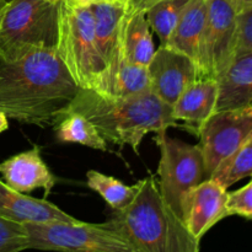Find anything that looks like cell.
Segmentation results:
<instances>
[{
	"label": "cell",
	"instance_id": "obj_23",
	"mask_svg": "<svg viewBox=\"0 0 252 252\" xmlns=\"http://www.w3.org/2000/svg\"><path fill=\"white\" fill-rule=\"evenodd\" d=\"M252 176V137L238 152L216 170L211 179L228 189L236 182Z\"/></svg>",
	"mask_w": 252,
	"mask_h": 252
},
{
	"label": "cell",
	"instance_id": "obj_21",
	"mask_svg": "<svg viewBox=\"0 0 252 252\" xmlns=\"http://www.w3.org/2000/svg\"><path fill=\"white\" fill-rule=\"evenodd\" d=\"M86 184L89 189L100 194L113 211L126 208L137 193V184L128 186L116 177L96 170H89L86 172Z\"/></svg>",
	"mask_w": 252,
	"mask_h": 252
},
{
	"label": "cell",
	"instance_id": "obj_15",
	"mask_svg": "<svg viewBox=\"0 0 252 252\" xmlns=\"http://www.w3.org/2000/svg\"><path fill=\"white\" fill-rule=\"evenodd\" d=\"M218 101V81L199 78L184 91L172 106V116L185 128L198 134V130L216 112Z\"/></svg>",
	"mask_w": 252,
	"mask_h": 252
},
{
	"label": "cell",
	"instance_id": "obj_27",
	"mask_svg": "<svg viewBox=\"0 0 252 252\" xmlns=\"http://www.w3.org/2000/svg\"><path fill=\"white\" fill-rule=\"evenodd\" d=\"M125 1L128 4L130 11L145 12L150 7L154 6L155 4H158L159 1H162V0H125Z\"/></svg>",
	"mask_w": 252,
	"mask_h": 252
},
{
	"label": "cell",
	"instance_id": "obj_32",
	"mask_svg": "<svg viewBox=\"0 0 252 252\" xmlns=\"http://www.w3.org/2000/svg\"><path fill=\"white\" fill-rule=\"evenodd\" d=\"M7 1H11V0H7Z\"/></svg>",
	"mask_w": 252,
	"mask_h": 252
},
{
	"label": "cell",
	"instance_id": "obj_7",
	"mask_svg": "<svg viewBox=\"0 0 252 252\" xmlns=\"http://www.w3.org/2000/svg\"><path fill=\"white\" fill-rule=\"evenodd\" d=\"M155 140L160 149L158 169L160 193L184 220L185 204L189 192L207 180L201 148L170 138L166 130L157 133Z\"/></svg>",
	"mask_w": 252,
	"mask_h": 252
},
{
	"label": "cell",
	"instance_id": "obj_17",
	"mask_svg": "<svg viewBox=\"0 0 252 252\" xmlns=\"http://www.w3.org/2000/svg\"><path fill=\"white\" fill-rule=\"evenodd\" d=\"M217 81L216 111L252 106V51L236 56Z\"/></svg>",
	"mask_w": 252,
	"mask_h": 252
},
{
	"label": "cell",
	"instance_id": "obj_3",
	"mask_svg": "<svg viewBox=\"0 0 252 252\" xmlns=\"http://www.w3.org/2000/svg\"><path fill=\"white\" fill-rule=\"evenodd\" d=\"M110 220L140 252H199V240L162 198L155 176L137 182L133 201Z\"/></svg>",
	"mask_w": 252,
	"mask_h": 252
},
{
	"label": "cell",
	"instance_id": "obj_14",
	"mask_svg": "<svg viewBox=\"0 0 252 252\" xmlns=\"http://www.w3.org/2000/svg\"><path fill=\"white\" fill-rule=\"evenodd\" d=\"M0 217L21 224L74 223L78 219L46 198H33L15 191L0 180Z\"/></svg>",
	"mask_w": 252,
	"mask_h": 252
},
{
	"label": "cell",
	"instance_id": "obj_31",
	"mask_svg": "<svg viewBox=\"0 0 252 252\" xmlns=\"http://www.w3.org/2000/svg\"><path fill=\"white\" fill-rule=\"evenodd\" d=\"M49 1H53V2H59L61 0H49ZM78 1H81V2H86V4H89V2H91L93 0H78Z\"/></svg>",
	"mask_w": 252,
	"mask_h": 252
},
{
	"label": "cell",
	"instance_id": "obj_1",
	"mask_svg": "<svg viewBox=\"0 0 252 252\" xmlns=\"http://www.w3.org/2000/svg\"><path fill=\"white\" fill-rule=\"evenodd\" d=\"M79 91L56 51L0 59V110L19 122L46 127L58 122Z\"/></svg>",
	"mask_w": 252,
	"mask_h": 252
},
{
	"label": "cell",
	"instance_id": "obj_6",
	"mask_svg": "<svg viewBox=\"0 0 252 252\" xmlns=\"http://www.w3.org/2000/svg\"><path fill=\"white\" fill-rule=\"evenodd\" d=\"M30 249L56 252H140L111 220L25 224Z\"/></svg>",
	"mask_w": 252,
	"mask_h": 252
},
{
	"label": "cell",
	"instance_id": "obj_26",
	"mask_svg": "<svg viewBox=\"0 0 252 252\" xmlns=\"http://www.w3.org/2000/svg\"><path fill=\"white\" fill-rule=\"evenodd\" d=\"M252 51V7L238 15L235 57Z\"/></svg>",
	"mask_w": 252,
	"mask_h": 252
},
{
	"label": "cell",
	"instance_id": "obj_25",
	"mask_svg": "<svg viewBox=\"0 0 252 252\" xmlns=\"http://www.w3.org/2000/svg\"><path fill=\"white\" fill-rule=\"evenodd\" d=\"M229 216H239L252 220V181L246 186L228 193Z\"/></svg>",
	"mask_w": 252,
	"mask_h": 252
},
{
	"label": "cell",
	"instance_id": "obj_8",
	"mask_svg": "<svg viewBox=\"0 0 252 252\" xmlns=\"http://www.w3.org/2000/svg\"><path fill=\"white\" fill-rule=\"evenodd\" d=\"M206 179L252 137V106L216 111L199 128Z\"/></svg>",
	"mask_w": 252,
	"mask_h": 252
},
{
	"label": "cell",
	"instance_id": "obj_28",
	"mask_svg": "<svg viewBox=\"0 0 252 252\" xmlns=\"http://www.w3.org/2000/svg\"><path fill=\"white\" fill-rule=\"evenodd\" d=\"M228 1L233 5L238 15L252 7V0H228Z\"/></svg>",
	"mask_w": 252,
	"mask_h": 252
},
{
	"label": "cell",
	"instance_id": "obj_30",
	"mask_svg": "<svg viewBox=\"0 0 252 252\" xmlns=\"http://www.w3.org/2000/svg\"><path fill=\"white\" fill-rule=\"evenodd\" d=\"M7 0H0V20H1V16H2V14H4V10H5V7H6V5H7Z\"/></svg>",
	"mask_w": 252,
	"mask_h": 252
},
{
	"label": "cell",
	"instance_id": "obj_29",
	"mask_svg": "<svg viewBox=\"0 0 252 252\" xmlns=\"http://www.w3.org/2000/svg\"><path fill=\"white\" fill-rule=\"evenodd\" d=\"M9 128V121H7V116L0 110V133L5 132Z\"/></svg>",
	"mask_w": 252,
	"mask_h": 252
},
{
	"label": "cell",
	"instance_id": "obj_4",
	"mask_svg": "<svg viewBox=\"0 0 252 252\" xmlns=\"http://www.w3.org/2000/svg\"><path fill=\"white\" fill-rule=\"evenodd\" d=\"M56 52L79 89H91L106 66L95 36L90 6L78 0H61Z\"/></svg>",
	"mask_w": 252,
	"mask_h": 252
},
{
	"label": "cell",
	"instance_id": "obj_10",
	"mask_svg": "<svg viewBox=\"0 0 252 252\" xmlns=\"http://www.w3.org/2000/svg\"><path fill=\"white\" fill-rule=\"evenodd\" d=\"M147 68L152 91L171 107L184 91L201 78L198 65L189 57L161 44L155 49Z\"/></svg>",
	"mask_w": 252,
	"mask_h": 252
},
{
	"label": "cell",
	"instance_id": "obj_2",
	"mask_svg": "<svg viewBox=\"0 0 252 252\" xmlns=\"http://www.w3.org/2000/svg\"><path fill=\"white\" fill-rule=\"evenodd\" d=\"M76 112L94 123L107 142L130 147L138 153L142 140L149 133L179 127L172 107L153 91L125 98H110L89 89H79L63 111Z\"/></svg>",
	"mask_w": 252,
	"mask_h": 252
},
{
	"label": "cell",
	"instance_id": "obj_24",
	"mask_svg": "<svg viewBox=\"0 0 252 252\" xmlns=\"http://www.w3.org/2000/svg\"><path fill=\"white\" fill-rule=\"evenodd\" d=\"M30 250V239L25 224L0 217V252Z\"/></svg>",
	"mask_w": 252,
	"mask_h": 252
},
{
	"label": "cell",
	"instance_id": "obj_9",
	"mask_svg": "<svg viewBox=\"0 0 252 252\" xmlns=\"http://www.w3.org/2000/svg\"><path fill=\"white\" fill-rule=\"evenodd\" d=\"M238 12L228 0H207V19L199 54L202 78L218 79L235 58Z\"/></svg>",
	"mask_w": 252,
	"mask_h": 252
},
{
	"label": "cell",
	"instance_id": "obj_18",
	"mask_svg": "<svg viewBox=\"0 0 252 252\" xmlns=\"http://www.w3.org/2000/svg\"><path fill=\"white\" fill-rule=\"evenodd\" d=\"M206 19L207 0H191L180 17L169 41L164 46L189 57L199 68V54Z\"/></svg>",
	"mask_w": 252,
	"mask_h": 252
},
{
	"label": "cell",
	"instance_id": "obj_12",
	"mask_svg": "<svg viewBox=\"0 0 252 252\" xmlns=\"http://www.w3.org/2000/svg\"><path fill=\"white\" fill-rule=\"evenodd\" d=\"M0 175L9 187L21 193H30L37 189L44 191L47 198L57 179L41 157V149L33 147L0 162Z\"/></svg>",
	"mask_w": 252,
	"mask_h": 252
},
{
	"label": "cell",
	"instance_id": "obj_19",
	"mask_svg": "<svg viewBox=\"0 0 252 252\" xmlns=\"http://www.w3.org/2000/svg\"><path fill=\"white\" fill-rule=\"evenodd\" d=\"M121 52L130 63L149 65L155 53V46L145 12L130 11L128 15L121 38Z\"/></svg>",
	"mask_w": 252,
	"mask_h": 252
},
{
	"label": "cell",
	"instance_id": "obj_22",
	"mask_svg": "<svg viewBox=\"0 0 252 252\" xmlns=\"http://www.w3.org/2000/svg\"><path fill=\"white\" fill-rule=\"evenodd\" d=\"M189 1L191 0H162L145 11L148 24L158 34L161 46L169 41Z\"/></svg>",
	"mask_w": 252,
	"mask_h": 252
},
{
	"label": "cell",
	"instance_id": "obj_20",
	"mask_svg": "<svg viewBox=\"0 0 252 252\" xmlns=\"http://www.w3.org/2000/svg\"><path fill=\"white\" fill-rule=\"evenodd\" d=\"M56 137L59 143H75L95 150L107 152L108 142L93 122L76 112H66L58 120Z\"/></svg>",
	"mask_w": 252,
	"mask_h": 252
},
{
	"label": "cell",
	"instance_id": "obj_11",
	"mask_svg": "<svg viewBox=\"0 0 252 252\" xmlns=\"http://www.w3.org/2000/svg\"><path fill=\"white\" fill-rule=\"evenodd\" d=\"M228 193V189L213 179L204 180L189 192L185 204L184 221L197 240L201 241L209 229L229 217Z\"/></svg>",
	"mask_w": 252,
	"mask_h": 252
},
{
	"label": "cell",
	"instance_id": "obj_16",
	"mask_svg": "<svg viewBox=\"0 0 252 252\" xmlns=\"http://www.w3.org/2000/svg\"><path fill=\"white\" fill-rule=\"evenodd\" d=\"M89 6L93 12L96 39L107 63L120 51L123 27L130 9L125 0H93Z\"/></svg>",
	"mask_w": 252,
	"mask_h": 252
},
{
	"label": "cell",
	"instance_id": "obj_13",
	"mask_svg": "<svg viewBox=\"0 0 252 252\" xmlns=\"http://www.w3.org/2000/svg\"><path fill=\"white\" fill-rule=\"evenodd\" d=\"M91 90L110 98L132 97L152 91L148 68L128 62L120 48L106 63Z\"/></svg>",
	"mask_w": 252,
	"mask_h": 252
},
{
	"label": "cell",
	"instance_id": "obj_5",
	"mask_svg": "<svg viewBox=\"0 0 252 252\" xmlns=\"http://www.w3.org/2000/svg\"><path fill=\"white\" fill-rule=\"evenodd\" d=\"M59 2L11 0L0 20V59L12 62L39 49L56 51Z\"/></svg>",
	"mask_w": 252,
	"mask_h": 252
}]
</instances>
